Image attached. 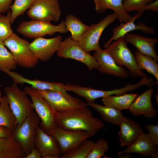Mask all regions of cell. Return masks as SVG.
<instances>
[{"label":"cell","instance_id":"cell-35","mask_svg":"<svg viewBox=\"0 0 158 158\" xmlns=\"http://www.w3.org/2000/svg\"><path fill=\"white\" fill-rule=\"evenodd\" d=\"M146 130L148 131V134L152 141L158 145V126L148 124L145 125Z\"/></svg>","mask_w":158,"mask_h":158},{"label":"cell","instance_id":"cell-14","mask_svg":"<svg viewBox=\"0 0 158 158\" xmlns=\"http://www.w3.org/2000/svg\"><path fill=\"white\" fill-rule=\"evenodd\" d=\"M34 146L40 152L42 158L47 155L50 154L59 158L63 154L56 139L44 132L39 125L35 130Z\"/></svg>","mask_w":158,"mask_h":158},{"label":"cell","instance_id":"cell-7","mask_svg":"<svg viewBox=\"0 0 158 158\" xmlns=\"http://www.w3.org/2000/svg\"><path fill=\"white\" fill-rule=\"evenodd\" d=\"M118 18L114 12L108 14L96 24H91L85 32L77 41L82 48L87 52L94 51L99 52L102 49L99 44V40L104 30L109 25Z\"/></svg>","mask_w":158,"mask_h":158},{"label":"cell","instance_id":"cell-17","mask_svg":"<svg viewBox=\"0 0 158 158\" xmlns=\"http://www.w3.org/2000/svg\"><path fill=\"white\" fill-rule=\"evenodd\" d=\"M153 92V89L150 88L137 96L129 109L130 113L135 117L140 115H143L148 118L156 116L157 111L153 107L151 102Z\"/></svg>","mask_w":158,"mask_h":158},{"label":"cell","instance_id":"cell-6","mask_svg":"<svg viewBox=\"0 0 158 158\" xmlns=\"http://www.w3.org/2000/svg\"><path fill=\"white\" fill-rule=\"evenodd\" d=\"M57 55L60 57L70 58L79 61L87 66L90 71L94 69H98L99 64L93 56L86 52L77 41L71 37L62 41L56 51Z\"/></svg>","mask_w":158,"mask_h":158},{"label":"cell","instance_id":"cell-23","mask_svg":"<svg viewBox=\"0 0 158 158\" xmlns=\"http://www.w3.org/2000/svg\"><path fill=\"white\" fill-rule=\"evenodd\" d=\"M138 95V94L125 93L120 96L110 95L102 97L101 100L104 105L114 107L121 111L129 109Z\"/></svg>","mask_w":158,"mask_h":158},{"label":"cell","instance_id":"cell-12","mask_svg":"<svg viewBox=\"0 0 158 158\" xmlns=\"http://www.w3.org/2000/svg\"><path fill=\"white\" fill-rule=\"evenodd\" d=\"M58 142L63 154L72 150L90 136L83 130H66L57 126L47 133Z\"/></svg>","mask_w":158,"mask_h":158},{"label":"cell","instance_id":"cell-32","mask_svg":"<svg viewBox=\"0 0 158 158\" xmlns=\"http://www.w3.org/2000/svg\"><path fill=\"white\" fill-rule=\"evenodd\" d=\"M11 14L10 11L6 16L0 14V42H3L13 33L10 22Z\"/></svg>","mask_w":158,"mask_h":158},{"label":"cell","instance_id":"cell-16","mask_svg":"<svg viewBox=\"0 0 158 158\" xmlns=\"http://www.w3.org/2000/svg\"><path fill=\"white\" fill-rule=\"evenodd\" d=\"M93 56L99 63L98 70L100 72L123 78L128 77L129 73L126 69L117 64L105 49L94 52Z\"/></svg>","mask_w":158,"mask_h":158},{"label":"cell","instance_id":"cell-24","mask_svg":"<svg viewBox=\"0 0 158 158\" xmlns=\"http://www.w3.org/2000/svg\"><path fill=\"white\" fill-rule=\"evenodd\" d=\"M87 104L97 111L103 120L107 122L118 126L123 117L121 111L115 108L102 106L94 102L87 103Z\"/></svg>","mask_w":158,"mask_h":158},{"label":"cell","instance_id":"cell-42","mask_svg":"<svg viewBox=\"0 0 158 158\" xmlns=\"http://www.w3.org/2000/svg\"><path fill=\"white\" fill-rule=\"evenodd\" d=\"M43 158H59V157L56 156H54L50 154H47V155L44 157H43Z\"/></svg>","mask_w":158,"mask_h":158},{"label":"cell","instance_id":"cell-38","mask_svg":"<svg viewBox=\"0 0 158 158\" xmlns=\"http://www.w3.org/2000/svg\"><path fill=\"white\" fill-rule=\"evenodd\" d=\"M151 10L152 12L158 11V0H156L145 5L143 8V11Z\"/></svg>","mask_w":158,"mask_h":158},{"label":"cell","instance_id":"cell-37","mask_svg":"<svg viewBox=\"0 0 158 158\" xmlns=\"http://www.w3.org/2000/svg\"><path fill=\"white\" fill-rule=\"evenodd\" d=\"M13 0H0V14L9 11Z\"/></svg>","mask_w":158,"mask_h":158},{"label":"cell","instance_id":"cell-31","mask_svg":"<svg viewBox=\"0 0 158 158\" xmlns=\"http://www.w3.org/2000/svg\"><path fill=\"white\" fill-rule=\"evenodd\" d=\"M16 148L13 138L0 139V158H13L15 153Z\"/></svg>","mask_w":158,"mask_h":158},{"label":"cell","instance_id":"cell-43","mask_svg":"<svg viewBox=\"0 0 158 158\" xmlns=\"http://www.w3.org/2000/svg\"><path fill=\"white\" fill-rule=\"evenodd\" d=\"M2 94L1 91L0 89V104L1 103L2 100Z\"/></svg>","mask_w":158,"mask_h":158},{"label":"cell","instance_id":"cell-1","mask_svg":"<svg viewBox=\"0 0 158 158\" xmlns=\"http://www.w3.org/2000/svg\"><path fill=\"white\" fill-rule=\"evenodd\" d=\"M56 126L66 130H83L90 137L94 136L104 127L101 120L93 115L87 108L54 111Z\"/></svg>","mask_w":158,"mask_h":158},{"label":"cell","instance_id":"cell-40","mask_svg":"<svg viewBox=\"0 0 158 158\" xmlns=\"http://www.w3.org/2000/svg\"><path fill=\"white\" fill-rule=\"evenodd\" d=\"M152 158H157L158 157V152L157 150L154 151L150 154Z\"/></svg>","mask_w":158,"mask_h":158},{"label":"cell","instance_id":"cell-10","mask_svg":"<svg viewBox=\"0 0 158 158\" xmlns=\"http://www.w3.org/2000/svg\"><path fill=\"white\" fill-rule=\"evenodd\" d=\"M32 20L57 22L61 15L58 0H35L27 12Z\"/></svg>","mask_w":158,"mask_h":158},{"label":"cell","instance_id":"cell-2","mask_svg":"<svg viewBox=\"0 0 158 158\" xmlns=\"http://www.w3.org/2000/svg\"><path fill=\"white\" fill-rule=\"evenodd\" d=\"M124 36L115 40L105 49L119 65L126 67L131 75L134 78H148L142 71L138 68L135 56L128 48Z\"/></svg>","mask_w":158,"mask_h":158},{"label":"cell","instance_id":"cell-22","mask_svg":"<svg viewBox=\"0 0 158 158\" xmlns=\"http://www.w3.org/2000/svg\"><path fill=\"white\" fill-rule=\"evenodd\" d=\"M93 1L97 12L102 14L108 9H111L118 15L121 23H126L132 17L124 9L123 0H94Z\"/></svg>","mask_w":158,"mask_h":158},{"label":"cell","instance_id":"cell-20","mask_svg":"<svg viewBox=\"0 0 158 158\" xmlns=\"http://www.w3.org/2000/svg\"><path fill=\"white\" fill-rule=\"evenodd\" d=\"M118 126L120 130L118 134L121 147L129 146L143 133L139 124L126 117L123 116Z\"/></svg>","mask_w":158,"mask_h":158},{"label":"cell","instance_id":"cell-13","mask_svg":"<svg viewBox=\"0 0 158 158\" xmlns=\"http://www.w3.org/2000/svg\"><path fill=\"white\" fill-rule=\"evenodd\" d=\"M62 42L61 35L49 39L40 37L30 43L29 47L37 59L46 62L56 52Z\"/></svg>","mask_w":158,"mask_h":158},{"label":"cell","instance_id":"cell-27","mask_svg":"<svg viewBox=\"0 0 158 158\" xmlns=\"http://www.w3.org/2000/svg\"><path fill=\"white\" fill-rule=\"evenodd\" d=\"M136 64L140 70H146L152 74L158 81V64L157 61L150 56L142 54L138 51L135 52Z\"/></svg>","mask_w":158,"mask_h":158},{"label":"cell","instance_id":"cell-15","mask_svg":"<svg viewBox=\"0 0 158 158\" xmlns=\"http://www.w3.org/2000/svg\"><path fill=\"white\" fill-rule=\"evenodd\" d=\"M6 73L17 84L27 83L31 85V87L37 90H50L60 92L68 97L71 96L68 94L65 89V85L59 82H49L37 79H30L24 77L16 72L7 71Z\"/></svg>","mask_w":158,"mask_h":158},{"label":"cell","instance_id":"cell-8","mask_svg":"<svg viewBox=\"0 0 158 158\" xmlns=\"http://www.w3.org/2000/svg\"><path fill=\"white\" fill-rule=\"evenodd\" d=\"M40 122L38 115L33 111L27 116L21 125L17 126L14 133V138L21 145L25 156L35 148V130Z\"/></svg>","mask_w":158,"mask_h":158},{"label":"cell","instance_id":"cell-26","mask_svg":"<svg viewBox=\"0 0 158 158\" xmlns=\"http://www.w3.org/2000/svg\"><path fill=\"white\" fill-rule=\"evenodd\" d=\"M64 23L67 30L70 31L71 34V37L77 41L87 30L89 26L71 14L66 16Z\"/></svg>","mask_w":158,"mask_h":158},{"label":"cell","instance_id":"cell-28","mask_svg":"<svg viewBox=\"0 0 158 158\" xmlns=\"http://www.w3.org/2000/svg\"><path fill=\"white\" fill-rule=\"evenodd\" d=\"M91 140H85L71 151L59 158H87L95 144Z\"/></svg>","mask_w":158,"mask_h":158},{"label":"cell","instance_id":"cell-29","mask_svg":"<svg viewBox=\"0 0 158 158\" xmlns=\"http://www.w3.org/2000/svg\"><path fill=\"white\" fill-rule=\"evenodd\" d=\"M4 46L3 42H0V70L4 72L15 69L17 66L11 53Z\"/></svg>","mask_w":158,"mask_h":158},{"label":"cell","instance_id":"cell-39","mask_svg":"<svg viewBox=\"0 0 158 158\" xmlns=\"http://www.w3.org/2000/svg\"><path fill=\"white\" fill-rule=\"evenodd\" d=\"M41 154L40 151L36 148H35L28 155L25 156V158H41Z\"/></svg>","mask_w":158,"mask_h":158},{"label":"cell","instance_id":"cell-25","mask_svg":"<svg viewBox=\"0 0 158 158\" xmlns=\"http://www.w3.org/2000/svg\"><path fill=\"white\" fill-rule=\"evenodd\" d=\"M0 126L7 127L14 133L18 126L16 118L9 106L6 95L2 96L0 104Z\"/></svg>","mask_w":158,"mask_h":158},{"label":"cell","instance_id":"cell-19","mask_svg":"<svg viewBox=\"0 0 158 158\" xmlns=\"http://www.w3.org/2000/svg\"><path fill=\"white\" fill-rule=\"evenodd\" d=\"M124 39L126 43L133 45L142 54L150 56L158 61V56L154 49L155 45L158 42L157 39L128 33L124 36Z\"/></svg>","mask_w":158,"mask_h":158},{"label":"cell","instance_id":"cell-41","mask_svg":"<svg viewBox=\"0 0 158 158\" xmlns=\"http://www.w3.org/2000/svg\"><path fill=\"white\" fill-rule=\"evenodd\" d=\"M126 154H125L124 155H120V156L118 157V158H131L132 157L131 156L129 153H126Z\"/></svg>","mask_w":158,"mask_h":158},{"label":"cell","instance_id":"cell-33","mask_svg":"<svg viewBox=\"0 0 158 158\" xmlns=\"http://www.w3.org/2000/svg\"><path fill=\"white\" fill-rule=\"evenodd\" d=\"M109 149L108 142L102 138L97 140L87 158H108L105 155V153Z\"/></svg>","mask_w":158,"mask_h":158},{"label":"cell","instance_id":"cell-21","mask_svg":"<svg viewBox=\"0 0 158 158\" xmlns=\"http://www.w3.org/2000/svg\"><path fill=\"white\" fill-rule=\"evenodd\" d=\"M157 145L151 140L148 134L142 133L133 143L122 151H119V155L123 153H138L148 157L153 152L158 150Z\"/></svg>","mask_w":158,"mask_h":158},{"label":"cell","instance_id":"cell-5","mask_svg":"<svg viewBox=\"0 0 158 158\" xmlns=\"http://www.w3.org/2000/svg\"><path fill=\"white\" fill-rule=\"evenodd\" d=\"M17 31L25 37L35 39L47 35L52 36L56 32L64 33L68 32L63 20L58 25H54L49 22L32 20L21 22Z\"/></svg>","mask_w":158,"mask_h":158},{"label":"cell","instance_id":"cell-11","mask_svg":"<svg viewBox=\"0 0 158 158\" xmlns=\"http://www.w3.org/2000/svg\"><path fill=\"white\" fill-rule=\"evenodd\" d=\"M35 90L47 101L54 111L87 108V103L80 99L72 96L67 97L60 92L51 90Z\"/></svg>","mask_w":158,"mask_h":158},{"label":"cell","instance_id":"cell-34","mask_svg":"<svg viewBox=\"0 0 158 158\" xmlns=\"http://www.w3.org/2000/svg\"><path fill=\"white\" fill-rule=\"evenodd\" d=\"M155 0H123V7L128 12L133 11H137L142 14L144 6Z\"/></svg>","mask_w":158,"mask_h":158},{"label":"cell","instance_id":"cell-18","mask_svg":"<svg viewBox=\"0 0 158 158\" xmlns=\"http://www.w3.org/2000/svg\"><path fill=\"white\" fill-rule=\"evenodd\" d=\"M142 16L141 13L137 12L126 23H121L118 26L115 28L112 31L113 34L112 37L104 44V47L107 48L113 40H115L124 36L130 32L135 30H140L146 33H154V28L145 25L143 23L139 22L137 25L134 23V21Z\"/></svg>","mask_w":158,"mask_h":158},{"label":"cell","instance_id":"cell-4","mask_svg":"<svg viewBox=\"0 0 158 158\" xmlns=\"http://www.w3.org/2000/svg\"><path fill=\"white\" fill-rule=\"evenodd\" d=\"M3 43L10 50L17 65L26 68H32L38 63L39 60L31 51L29 42L13 33Z\"/></svg>","mask_w":158,"mask_h":158},{"label":"cell","instance_id":"cell-9","mask_svg":"<svg viewBox=\"0 0 158 158\" xmlns=\"http://www.w3.org/2000/svg\"><path fill=\"white\" fill-rule=\"evenodd\" d=\"M24 90L30 97L34 109L41 121L40 128L47 133L57 127L54 111L42 96L31 87L26 86Z\"/></svg>","mask_w":158,"mask_h":158},{"label":"cell","instance_id":"cell-30","mask_svg":"<svg viewBox=\"0 0 158 158\" xmlns=\"http://www.w3.org/2000/svg\"><path fill=\"white\" fill-rule=\"evenodd\" d=\"M35 0H15L14 3L10 6L11 11L10 17L11 23L12 24L18 16L23 15Z\"/></svg>","mask_w":158,"mask_h":158},{"label":"cell","instance_id":"cell-3","mask_svg":"<svg viewBox=\"0 0 158 158\" xmlns=\"http://www.w3.org/2000/svg\"><path fill=\"white\" fill-rule=\"evenodd\" d=\"M4 92L9 106L16 118L18 126H20L26 118L34 110L32 101L24 90L19 89L17 84L13 82L11 85L6 87Z\"/></svg>","mask_w":158,"mask_h":158},{"label":"cell","instance_id":"cell-36","mask_svg":"<svg viewBox=\"0 0 158 158\" xmlns=\"http://www.w3.org/2000/svg\"><path fill=\"white\" fill-rule=\"evenodd\" d=\"M14 137V133L13 131L6 127L0 126V139Z\"/></svg>","mask_w":158,"mask_h":158}]
</instances>
